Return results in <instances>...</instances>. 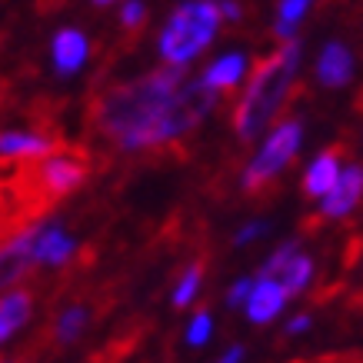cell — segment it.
Instances as JSON below:
<instances>
[{"label":"cell","instance_id":"cell-1","mask_svg":"<svg viewBox=\"0 0 363 363\" xmlns=\"http://www.w3.org/2000/svg\"><path fill=\"white\" fill-rule=\"evenodd\" d=\"M217 94L203 80H184V67L154 70L147 77L107 90L97 104L100 133L121 150L164 147L197 127Z\"/></svg>","mask_w":363,"mask_h":363},{"label":"cell","instance_id":"cell-2","mask_svg":"<svg viewBox=\"0 0 363 363\" xmlns=\"http://www.w3.org/2000/svg\"><path fill=\"white\" fill-rule=\"evenodd\" d=\"M300 67V44L297 40H286L274 57H267L257 64L250 84L243 90L240 104L233 111V130L240 140H253L270 127L280 107L286 104V94H290V84L297 77Z\"/></svg>","mask_w":363,"mask_h":363},{"label":"cell","instance_id":"cell-3","mask_svg":"<svg viewBox=\"0 0 363 363\" xmlns=\"http://www.w3.org/2000/svg\"><path fill=\"white\" fill-rule=\"evenodd\" d=\"M220 23V4H213V0H184L170 13V21H167V27L160 30V40H157L164 64L187 67L194 57H200L213 44Z\"/></svg>","mask_w":363,"mask_h":363},{"label":"cell","instance_id":"cell-4","mask_svg":"<svg viewBox=\"0 0 363 363\" xmlns=\"http://www.w3.org/2000/svg\"><path fill=\"white\" fill-rule=\"evenodd\" d=\"M300 143H303V123L300 121H284L277 123L274 130L264 137L257 157L250 160V167L243 170V190H257L270 184L277 174H284L290 160L297 157Z\"/></svg>","mask_w":363,"mask_h":363},{"label":"cell","instance_id":"cell-5","mask_svg":"<svg viewBox=\"0 0 363 363\" xmlns=\"http://www.w3.org/2000/svg\"><path fill=\"white\" fill-rule=\"evenodd\" d=\"M33 260V227L13 233L11 240L0 243V294H7L30 274Z\"/></svg>","mask_w":363,"mask_h":363},{"label":"cell","instance_id":"cell-6","mask_svg":"<svg viewBox=\"0 0 363 363\" xmlns=\"http://www.w3.org/2000/svg\"><path fill=\"white\" fill-rule=\"evenodd\" d=\"M77 250V240L60 227V223H37L33 227V260L44 267L67 264Z\"/></svg>","mask_w":363,"mask_h":363},{"label":"cell","instance_id":"cell-7","mask_svg":"<svg viewBox=\"0 0 363 363\" xmlns=\"http://www.w3.org/2000/svg\"><path fill=\"white\" fill-rule=\"evenodd\" d=\"M87 54H90V44L84 37V30H77V27H64L50 40V60H54V70L60 77H74L80 67L87 64Z\"/></svg>","mask_w":363,"mask_h":363},{"label":"cell","instance_id":"cell-8","mask_svg":"<svg viewBox=\"0 0 363 363\" xmlns=\"http://www.w3.org/2000/svg\"><path fill=\"white\" fill-rule=\"evenodd\" d=\"M84 180H87V167L70 154L47 157L44 167H40V184H44V190L54 194V197H64L70 190H77Z\"/></svg>","mask_w":363,"mask_h":363},{"label":"cell","instance_id":"cell-9","mask_svg":"<svg viewBox=\"0 0 363 363\" xmlns=\"http://www.w3.org/2000/svg\"><path fill=\"white\" fill-rule=\"evenodd\" d=\"M317 80L320 87H347L353 80V54L350 47L340 44V40H330V44H323L317 57Z\"/></svg>","mask_w":363,"mask_h":363},{"label":"cell","instance_id":"cell-10","mask_svg":"<svg viewBox=\"0 0 363 363\" xmlns=\"http://www.w3.org/2000/svg\"><path fill=\"white\" fill-rule=\"evenodd\" d=\"M286 294L280 280H270V277H257V284L250 290V300H247V320L250 323H270L274 317H280V310L286 307Z\"/></svg>","mask_w":363,"mask_h":363},{"label":"cell","instance_id":"cell-11","mask_svg":"<svg viewBox=\"0 0 363 363\" xmlns=\"http://www.w3.org/2000/svg\"><path fill=\"white\" fill-rule=\"evenodd\" d=\"M363 200V167L350 164L340 170V180L323 197V217H347Z\"/></svg>","mask_w":363,"mask_h":363},{"label":"cell","instance_id":"cell-12","mask_svg":"<svg viewBox=\"0 0 363 363\" xmlns=\"http://www.w3.org/2000/svg\"><path fill=\"white\" fill-rule=\"evenodd\" d=\"M33 313V297L21 286H13L7 294H0V347L11 340L13 333H21L27 327V320Z\"/></svg>","mask_w":363,"mask_h":363},{"label":"cell","instance_id":"cell-13","mask_svg":"<svg viewBox=\"0 0 363 363\" xmlns=\"http://www.w3.org/2000/svg\"><path fill=\"white\" fill-rule=\"evenodd\" d=\"M54 150V140L33 130H4L0 133V160H33Z\"/></svg>","mask_w":363,"mask_h":363},{"label":"cell","instance_id":"cell-14","mask_svg":"<svg viewBox=\"0 0 363 363\" xmlns=\"http://www.w3.org/2000/svg\"><path fill=\"white\" fill-rule=\"evenodd\" d=\"M340 170L343 167H340V160H337V154H333V150H323V154L307 167V174H303V194L323 200L333 190V184L340 180Z\"/></svg>","mask_w":363,"mask_h":363},{"label":"cell","instance_id":"cell-15","mask_svg":"<svg viewBox=\"0 0 363 363\" xmlns=\"http://www.w3.org/2000/svg\"><path fill=\"white\" fill-rule=\"evenodd\" d=\"M247 64H250L247 54H223L200 74V80H203L213 94H220V90H230L240 84V77L247 74Z\"/></svg>","mask_w":363,"mask_h":363},{"label":"cell","instance_id":"cell-16","mask_svg":"<svg viewBox=\"0 0 363 363\" xmlns=\"http://www.w3.org/2000/svg\"><path fill=\"white\" fill-rule=\"evenodd\" d=\"M310 7H313V0H280V7H277V37L294 40V33H297L300 21L307 17Z\"/></svg>","mask_w":363,"mask_h":363},{"label":"cell","instance_id":"cell-17","mask_svg":"<svg viewBox=\"0 0 363 363\" xmlns=\"http://www.w3.org/2000/svg\"><path fill=\"white\" fill-rule=\"evenodd\" d=\"M87 310L84 307H67L60 317H57V323H54V337H57V343H74L80 337V333L87 330Z\"/></svg>","mask_w":363,"mask_h":363},{"label":"cell","instance_id":"cell-18","mask_svg":"<svg viewBox=\"0 0 363 363\" xmlns=\"http://www.w3.org/2000/svg\"><path fill=\"white\" fill-rule=\"evenodd\" d=\"M300 253H303V250H300V240H286V243H280V247H277V250L264 260V267H260V277H270V280H277V277L284 274L286 267L297 260Z\"/></svg>","mask_w":363,"mask_h":363},{"label":"cell","instance_id":"cell-19","mask_svg":"<svg viewBox=\"0 0 363 363\" xmlns=\"http://www.w3.org/2000/svg\"><path fill=\"white\" fill-rule=\"evenodd\" d=\"M310 277H313V260H310L307 253H300L297 260L286 267V270L277 277V280H280V284H284V290L290 294V297H294V294H300V290L310 284Z\"/></svg>","mask_w":363,"mask_h":363},{"label":"cell","instance_id":"cell-20","mask_svg":"<svg viewBox=\"0 0 363 363\" xmlns=\"http://www.w3.org/2000/svg\"><path fill=\"white\" fill-rule=\"evenodd\" d=\"M200 280H203V264H194L187 267V274L177 280V290H174V307H190L194 297L200 294Z\"/></svg>","mask_w":363,"mask_h":363},{"label":"cell","instance_id":"cell-21","mask_svg":"<svg viewBox=\"0 0 363 363\" xmlns=\"http://www.w3.org/2000/svg\"><path fill=\"white\" fill-rule=\"evenodd\" d=\"M210 333H213V317H210L207 310L194 313V320H190V327H187V343L190 347H203V343L210 340Z\"/></svg>","mask_w":363,"mask_h":363},{"label":"cell","instance_id":"cell-22","mask_svg":"<svg viewBox=\"0 0 363 363\" xmlns=\"http://www.w3.org/2000/svg\"><path fill=\"white\" fill-rule=\"evenodd\" d=\"M264 233H270V220H250V223H243L240 230H237V237H233V247H247V243L260 240Z\"/></svg>","mask_w":363,"mask_h":363},{"label":"cell","instance_id":"cell-23","mask_svg":"<svg viewBox=\"0 0 363 363\" xmlns=\"http://www.w3.org/2000/svg\"><path fill=\"white\" fill-rule=\"evenodd\" d=\"M143 17H147V4L143 0H127L121 7V23L123 27H140Z\"/></svg>","mask_w":363,"mask_h":363},{"label":"cell","instance_id":"cell-24","mask_svg":"<svg viewBox=\"0 0 363 363\" xmlns=\"http://www.w3.org/2000/svg\"><path fill=\"white\" fill-rule=\"evenodd\" d=\"M257 280H250V277H243V280H237V284L227 290V307H247V300H250V290Z\"/></svg>","mask_w":363,"mask_h":363},{"label":"cell","instance_id":"cell-25","mask_svg":"<svg viewBox=\"0 0 363 363\" xmlns=\"http://www.w3.org/2000/svg\"><path fill=\"white\" fill-rule=\"evenodd\" d=\"M310 323H313V320H310V313H297V317L286 323V333H290V337H297V333L310 330Z\"/></svg>","mask_w":363,"mask_h":363},{"label":"cell","instance_id":"cell-26","mask_svg":"<svg viewBox=\"0 0 363 363\" xmlns=\"http://www.w3.org/2000/svg\"><path fill=\"white\" fill-rule=\"evenodd\" d=\"M243 357H247V350H243V347H230V350L223 353L217 363H243Z\"/></svg>","mask_w":363,"mask_h":363},{"label":"cell","instance_id":"cell-27","mask_svg":"<svg viewBox=\"0 0 363 363\" xmlns=\"http://www.w3.org/2000/svg\"><path fill=\"white\" fill-rule=\"evenodd\" d=\"M220 13H223V17H230V21H240V4H233V0H223V4H220Z\"/></svg>","mask_w":363,"mask_h":363},{"label":"cell","instance_id":"cell-28","mask_svg":"<svg viewBox=\"0 0 363 363\" xmlns=\"http://www.w3.org/2000/svg\"><path fill=\"white\" fill-rule=\"evenodd\" d=\"M94 4H113V0H94Z\"/></svg>","mask_w":363,"mask_h":363}]
</instances>
